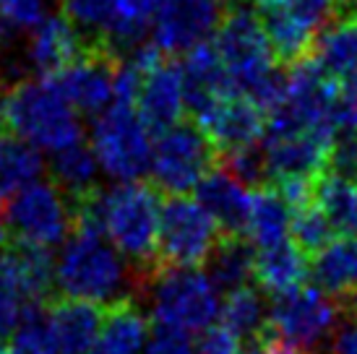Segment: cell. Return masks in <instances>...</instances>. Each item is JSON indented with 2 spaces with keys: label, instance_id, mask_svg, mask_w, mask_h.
<instances>
[{
  "label": "cell",
  "instance_id": "cell-1",
  "mask_svg": "<svg viewBox=\"0 0 357 354\" xmlns=\"http://www.w3.org/2000/svg\"><path fill=\"white\" fill-rule=\"evenodd\" d=\"M73 211L76 219H89L100 226L130 263L159 271L157 243L162 201L154 185H146L141 180L118 183L76 201Z\"/></svg>",
  "mask_w": 357,
  "mask_h": 354
},
{
  "label": "cell",
  "instance_id": "cell-2",
  "mask_svg": "<svg viewBox=\"0 0 357 354\" xmlns=\"http://www.w3.org/2000/svg\"><path fill=\"white\" fill-rule=\"evenodd\" d=\"M55 286L66 300L115 305L128 300V258L89 219H76L55 261Z\"/></svg>",
  "mask_w": 357,
  "mask_h": 354
},
{
  "label": "cell",
  "instance_id": "cell-3",
  "mask_svg": "<svg viewBox=\"0 0 357 354\" xmlns=\"http://www.w3.org/2000/svg\"><path fill=\"white\" fill-rule=\"evenodd\" d=\"M3 123L13 136L47 154L84 141L79 112L47 76L21 81L10 88L3 105Z\"/></svg>",
  "mask_w": 357,
  "mask_h": 354
},
{
  "label": "cell",
  "instance_id": "cell-4",
  "mask_svg": "<svg viewBox=\"0 0 357 354\" xmlns=\"http://www.w3.org/2000/svg\"><path fill=\"white\" fill-rule=\"evenodd\" d=\"M342 313L344 307L321 286L300 284L282 295H274L268 302V321L261 341H277L313 354L328 336H334Z\"/></svg>",
  "mask_w": 357,
  "mask_h": 354
},
{
  "label": "cell",
  "instance_id": "cell-5",
  "mask_svg": "<svg viewBox=\"0 0 357 354\" xmlns=\"http://www.w3.org/2000/svg\"><path fill=\"white\" fill-rule=\"evenodd\" d=\"M149 302L157 323L183 328L188 334L211 328L222 313L217 284L196 266L159 268L151 284Z\"/></svg>",
  "mask_w": 357,
  "mask_h": 354
},
{
  "label": "cell",
  "instance_id": "cell-6",
  "mask_svg": "<svg viewBox=\"0 0 357 354\" xmlns=\"http://www.w3.org/2000/svg\"><path fill=\"white\" fill-rule=\"evenodd\" d=\"M91 148L102 172L118 183L141 180L151 169V128L133 105L112 102L97 115L91 128Z\"/></svg>",
  "mask_w": 357,
  "mask_h": 354
},
{
  "label": "cell",
  "instance_id": "cell-7",
  "mask_svg": "<svg viewBox=\"0 0 357 354\" xmlns=\"http://www.w3.org/2000/svg\"><path fill=\"white\" fill-rule=\"evenodd\" d=\"M6 219L19 245L52 250L68 240L76 211L63 187L47 180H34L8 198Z\"/></svg>",
  "mask_w": 357,
  "mask_h": 354
},
{
  "label": "cell",
  "instance_id": "cell-8",
  "mask_svg": "<svg viewBox=\"0 0 357 354\" xmlns=\"http://www.w3.org/2000/svg\"><path fill=\"white\" fill-rule=\"evenodd\" d=\"M219 151L196 123H183L157 133L151 151V177L169 196H188L217 167Z\"/></svg>",
  "mask_w": 357,
  "mask_h": 354
},
{
  "label": "cell",
  "instance_id": "cell-9",
  "mask_svg": "<svg viewBox=\"0 0 357 354\" xmlns=\"http://www.w3.org/2000/svg\"><path fill=\"white\" fill-rule=\"evenodd\" d=\"M222 240V229L214 217L201 206L199 198L169 196L162 203L159 217V243H157V266H199L206 263Z\"/></svg>",
  "mask_w": 357,
  "mask_h": 354
},
{
  "label": "cell",
  "instance_id": "cell-10",
  "mask_svg": "<svg viewBox=\"0 0 357 354\" xmlns=\"http://www.w3.org/2000/svg\"><path fill=\"white\" fill-rule=\"evenodd\" d=\"M214 47L222 63L227 66L235 91L243 97L264 73L274 68V60H277L261 13L250 6H232L222 16L214 31Z\"/></svg>",
  "mask_w": 357,
  "mask_h": 354
},
{
  "label": "cell",
  "instance_id": "cell-11",
  "mask_svg": "<svg viewBox=\"0 0 357 354\" xmlns=\"http://www.w3.org/2000/svg\"><path fill=\"white\" fill-rule=\"evenodd\" d=\"M55 282L50 250L19 245L0 256V339L10 336Z\"/></svg>",
  "mask_w": 357,
  "mask_h": 354
},
{
  "label": "cell",
  "instance_id": "cell-12",
  "mask_svg": "<svg viewBox=\"0 0 357 354\" xmlns=\"http://www.w3.org/2000/svg\"><path fill=\"white\" fill-rule=\"evenodd\" d=\"M115 66L118 55L102 45H94L47 79L55 81V86L79 115H102L115 102Z\"/></svg>",
  "mask_w": 357,
  "mask_h": 354
},
{
  "label": "cell",
  "instance_id": "cell-13",
  "mask_svg": "<svg viewBox=\"0 0 357 354\" xmlns=\"http://www.w3.org/2000/svg\"><path fill=\"white\" fill-rule=\"evenodd\" d=\"M222 16L219 0H162L151 24V42L165 55H185L217 31Z\"/></svg>",
  "mask_w": 357,
  "mask_h": 354
},
{
  "label": "cell",
  "instance_id": "cell-14",
  "mask_svg": "<svg viewBox=\"0 0 357 354\" xmlns=\"http://www.w3.org/2000/svg\"><path fill=\"white\" fill-rule=\"evenodd\" d=\"M193 118L196 125L208 136V141L217 146L219 154L261 144L268 123L266 112L243 94L214 99L199 112H193Z\"/></svg>",
  "mask_w": 357,
  "mask_h": 354
},
{
  "label": "cell",
  "instance_id": "cell-15",
  "mask_svg": "<svg viewBox=\"0 0 357 354\" xmlns=\"http://www.w3.org/2000/svg\"><path fill=\"white\" fill-rule=\"evenodd\" d=\"M261 146L266 154L268 175L271 180H279V177H318L326 169L331 144L310 130L268 120Z\"/></svg>",
  "mask_w": 357,
  "mask_h": 354
},
{
  "label": "cell",
  "instance_id": "cell-16",
  "mask_svg": "<svg viewBox=\"0 0 357 354\" xmlns=\"http://www.w3.org/2000/svg\"><path fill=\"white\" fill-rule=\"evenodd\" d=\"M185 107H188V99H185L183 68L172 60L162 58L141 79L139 97H136L141 120L149 125L151 133H162L178 125Z\"/></svg>",
  "mask_w": 357,
  "mask_h": 354
},
{
  "label": "cell",
  "instance_id": "cell-17",
  "mask_svg": "<svg viewBox=\"0 0 357 354\" xmlns=\"http://www.w3.org/2000/svg\"><path fill=\"white\" fill-rule=\"evenodd\" d=\"M238 177L217 164L196 187V198L219 224L222 235H245L250 214V193Z\"/></svg>",
  "mask_w": 357,
  "mask_h": 354
},
{
  "label": "cell",
  "instance_id": "cell-18",
  "mask_svg": "<svg viewBox=\"0 0 357 354\" xmlns=\"http://www.w3.org/2000/svg\"><path fill=\"white\" fill-rule=\"evenodd\" d=\"M81 31L66 19V13H52L29 31L26 60L37 76H52L84 52Z\"/></svg>",
  "mask_w": 357,
  "mask_h": 354
},
{
  "label": "cell",
  "instance_id": "cell-19",
  "mask_svg": "<svg viewBox=\"0 0 357 354\" xmlns=\"http://www.w3.org/2000/svg\"><path fill=\"white\" fill-rule=\"evenodd\" d=\"M183 81H185V99H188L190 112H199L206 107L208 102L229 94H238L232 76H229L227 66L219 58L214 42H201L193 49L185 52L183 60Z\"/></svg>",
  "mask_w": 357,
  "mask_h": 354
},
{
  "label": "cell",
  "instance_id": "cell-20",
  "mask_svg": "<svg viewBox=\"0 0 357 354\" xmlns=\"http://www.w3.org/2000/svg\"><path fill=\"white\" fill-rule=\"evenodd\" d=\"M310 274L316 286L331 295L347 310L357 297V235H342L331 240L310 261Z\"/></svg>",
  "mask_w": 357,
  "mask_h": 354
},
{
  "label": "cell",
  "instance_id": "cell-21",
  "mask_svg": "<svg viewBox=\"0 0 357 354\" xmlns=\"http://www.w3.org/2000/svg\"><path fill=\"white\" fill-rule=\"evenodd\" d=\"M50 328L60 354H91L102 331L100 305L81 302V300H60L50 307Z\"/></svg>",
  "mask_w": 357,
  "mask_h": 354
},
{
  "label": "cell",
  "instance_id": "cell-22",
  "mask_svg": "<svg viewBox=\"0 0 357 354\" xmlns=\"http://www.w3.org/2000/svg\"><path fill=\"white\" fill-rule=\"evenodd\" d=\"M149 336V318L144 310L130 300H120L107 307L91 354H144Z\"/></svg>",
  "mask_w": 357,
  "mask_h": 354
},
{
  "label": "cell",
  "instance_id": "cell-23",
  "mask_svg": "<svg viewBox=\"0 0 357 354\" xmlns=\"http://www.w3.org/2000/svg\"><path fill=\"white\" fill-rule=\"evenodd\" d=\"M307 274H310V266L305 253L292 240H284L271 247H258L253 276L258 286L268 295H282L287 289L305 284Z\"/></svg>",
  "mask_w": 357,
  "mask_h": 354
},
{
  "label": "cell",
  "instance_id": "cell-24",
  "mask_svg": "<svg viewBox=\"0 0 357 354\" xmlns=\"http://www.w3.org/2000/svg\"><path fill=\"white\" fill-rule=\"evenodd\" d=\"M310 55L331 79H347L357 73V16H337L318 31Z\"/></svg>",
  "mask_w": 357,
  "mask_h": 354
},
{
  "label": "cell",
  "instance_id": "cell-25",
  "mask_svg": "<svg viewBox=\"0 0 357 354\" xmlns=\"http://www.w3.org/2000/svg\"><path fill=\"white\" fill-rule=\"evenodd\" d=\"M289 226H292V211L279 196L277 187H256L250 193V214L245 237L256 247H271L289 240Z\"/></svg>",
  "mask_w": 357,
  "mask_h": 354
},
{
  "label": "cell",
  "instance_id": "cell-26",
  "mask_svg": "<svg viewBox=\"0 0 357 354\" xmlns=\"http://www.w3.org/2000/svg\"><path fill=\"white\" fill-rule=\"evenodd\" d=\"M206 263V274L211 276L219 292H235L248 284L253 276V266H256L253 243L245 235H222Z\"/></svg>",
  "mask_w": 357,
  "mask_h": 354
},
{
  "label": "cell",
  "instance_id": "cell-27",
  "mask_svg": "<svg viewBox=\"0 0 357 354\" xmlns=\"http://www.w3.org/2000/svg\"><path fill=\"white\" fill-rule=\"evenodd\" d=\"M100 162L94 148L86 146L84 141L73 146L63 148L58 154H52L50 172L52 183L66 190V196L76 203L81 198L91 196L97 190V175H100Z\"/></svg>",
  "mask_w": 357,
  "mask_h": 354
},
{
  "label": "cell",
  "instance_id": "cell-28",
  "mask_svg": "<svg viewBox=\"0 0 357 354\" xmlns=\"http://www.w3.org/2000/svg\"><path fill=\"white\" fill-rule=\"evenodd\" d=\"M258 13H261L264 29H266V37L271 42V49H274L277 60L292 66V63L310 55L318 34L307 29L305 24H300L282 3L268 6V8H258Z\"/></svg>",
  "mask_w": 357,
  "mask_h": 354
},
{
  "label": "cell",
  "instance_id": "cell-29",
  "mask_svg": "<svg viewBox=\"0 0 357 354\" xmlns=\"http://www.w3.org/2000/svg\"><path fill=\"white\" fill-rule=\"evenodd\" d=\"M45 162L40 148L13 136L10 130L0 133V198H10L21 187L40 180Z\"/></svg>",
  "mask_w": 357,
  "mask_h": 354
},
{
  "label": "cell",
  "instance_id": "cell-30",
  "mask_svg": "<svg viewBox=\"0 0 357 354\" xmlns=\"http://www.w3.org/2000/svg\"><path fill=\"white\" fill-rule=\"evenodd\" d=\"M316 203L337 235H357V183L334 172L316 177Z\"/></svg>",
  "mask_w": 357,
  "mask_h": 354
},
{
  "label": "cell",
  "instance_id": "cell-31",
  "mask_svg": "<svg viewBox=\"0 0 357 354\" xmlns=\"http://www.w3.org/2000/svg\"><path fill=\"white\" fill-rule=\"evenodd\" d=\"M219 321L225 328H229L232 334L243 339H253L261 341V336L266 331L268 321V307L264 302V297L258 289H253L250 284L240 286L235 292H227L225 302H222V313Z\"/></svg>",
  "mask_w": 357,
  "mask_h": 354
},
{
  "label": "cell",
  "instance_id": "cell-32",
  "mask_svg": "<svg viewBox=\"0 0 357 354\" xmlns=\"http://www.w3.org/2000/svg\"><path fill=\"white\" fill-rule=\"evenodd\" d=\"M60 6L76 29L86 31L100 42H107L120 13V0H60Z\"/></svg>",
  "mask_w": 357,
  "mask_h": 354
},
{
  "label": "cell",
  "instance_id": "cell-33",
  "mask_svg": "<svg viewBox=\"0 0 357 354\" xmlns=\"http://www.w3.org/2000/svg\"><path fill=\"white\" fill-rule=\"evenodd\" d=\"M289 235H292V243L305 253V256H316L324 247L331 243V235L334 226L328 224L326 214L318 208V203H310L305 208H298L292 211V226H289Z\"/></svg>",
  "mask_w": 357,
  "mask_h": 354
},
{
  "label": "cell",
  "instance_id": "cell-34",
  "mask_svg": "<svg viewBox=\"0 0 357 354\" xmlns=\"http://www.w3.org/2000/svg\"><path fill=\"white\" fill-rule=\"evenodd\" d=\"M10 354H60L55 344V334L50 328V318L34 307L21 325L10 334Z\"/></svg>",
  "mask_w": 357,
  "mask_h": 354
},
{
  "label": "cell",
  "instance_id": "cell-35",
  "mask_svg": "<svg viewBox=\"0 0 357 354\" xmlns=\"http://www.w3.org/2000/svg\"><path fill=\"white\" fill-rule=\"evenodd\" d=\"M222 167L232 172L238 177L243 185L248 187H264L268 185V164H266V154H264V146L261 144H253V146L245 148H235V151H227V154H219V162Z\"/></svg>",
  "mask_w": 357,
  "mask_h": 354
},
{
  "label": "cell",
  "instance_id": "cell-36",
  "mask_svg": "<svg viewBox=\"0 0 357 354\" xmlns=\"http://www.w3.org/2000/svg\"><path fill=\"white\" fill-rule=\"evenodd\" d=\"M326 169L357 183V128H342L328 146Z\"/></svg>",
  "mask_w": 357,
  "mask_h": 354
},
{
  "label": "cell",
  "instance_id": "cell-37",
  "mask_svg": "<svg viewBox=\"0 0 357 354\" xmlns=\"http://www.w3.org/2000/svg\"><path fill=\"white\" fill-rule=\"evenodd\" d=\"M282 6L316 34L337 19L339 10L337 0H282Z\"/></svg>",
  "mask_w": 357,
  "mask_h": 354
},
{
  "label": "cell",
  "instance_id": "cell-38",
  "mask_svg": "<svg viewBox=\"0 0 357 354\" xmlns=\"http://www.w3.org/2000/svg\"><path fill=\"white\" fill-rule=\"evenodd\" d=\"M0 13L13 29L31 31L47 19V0H0Z\"/></svg>",
  "mask_w": 357,
  "mask_h": 354
},
{
  "label": "cell",
  "instance_id": "cell-39",
  "mask_svg": "<svg viewBox=\"0 0 357 354\" xmlns=\"http://www.w3.org/2000/svg\"><path fill=\"white\" fill-rule=\"evenodd\" d=\"M144 354H196V341L183 328L157 323V328L151 331L149 341H146Z\"/></svg>",
  "mask_w": 357,
  "mask_h": 354
},
{
  "label": "cell",
  "instance_id": "cell-40",
  "mask_svg": "<svg viewBox=\"0 0 357 354\" xmlns=\"http://www.w3.org/2000/svg\"><path fill=\"white\" fill-rule=\"evenodd\" d=\"M196 354H240V339L222 323L211 325L206 331H201Z\"/></svg>",
  "mask_w": 357,
  "mask_h": 354
},
{
  "label": "cell",
  "instance_id": "cell-41",
  "mask_svg": "<svg viewBox=\"0 0 357 354\" xmlns=\"http://www.w3.org/2000/svg\"><path fill=\"white\" fill-rule=\"evenodd\" d=\"M328 354H357V318H347L339 323L328 341Z\"/></svg>",
  "mask_w": 357,
  "mask_h": 354
},
{
  "label": "cell",
  "instance_id": "cell-42",
  "mask_svg": "<svg viewBox=\"0 0 357 354\" xmlns=\"http://www.w3.org/2000/svg\"><path fill=\"white\" fill-rule=\"evenodd\" d=\"M245 354H307V352H300V349H292V346L277 344V341H258V344L250 346Z\"/></svg>",
  "mask_w": 357,
  "mask_h": 354
},
{
  "label": "cell",
  "instance_id": "cell-43",
  "mask_svg": "<svg viewBox=\"0 0 357 354\" xmlns=\"http://www.w3.org/2000/svg\"><path fill=\"white\" fill-rule=\"evenodd\" d=\"M8 235H10V226H8V219H6V211L0 208V250L6 247L8 243Z\"/></svg>",
  "mask_w": 357,
  "mask_h": 354
},
{
  "label": "cell",
  "instance_id": "cell-44",
  "mask_svg": "<svg viewBox=\"0 0 357 354\" xmlns=\"http://www.w3.org/2000/svg\"><path fill=\"white\" fill-rule=\"evenodd\" d=\"M342 16H357V0H337Z\"/></svg>",
  "mask_w": 357,
  "mask_h": 354
},
{
  "label": "cell",
  "instance_id": "cell-45",
  "mask_svg": "<svg viewBox=\"0 0 357 354\" xmlns=\"http://www.w3.org/2000/svg\"><path fill=\"white\" fill-rule=\"evenodd\" d=\"M10 31H13V26H10L8 21H6V16L0 13V47L8 42V37H10Z\"/></svg>",
  "mask_w": 357,
  "mask_h": 354
},
{
  "label": "cell",
  "instance_id": "cell-46",
  "mask_svg": "<svg viewBox=\"0 0 357 354\" xmlns=\"http://www.w3.org/2000/svg\"><path fill=\"white\" fill-rule=\"evenodd\" d=\"M256 8H268V6H277V3H282V0H250Z\"/></svg>",
  "mask_w": 357,
  "mask_h": 354
},
{
  "label": "cell",
  "instance_id": "cell-47",
  "mask_svg": "<svg viewBox=\"0 0 357 354\" xmlns=\"http://www.w3.org/2000/svg\"><path fill=\"white\" fill-rule=\"evenodd\" d=\"M3 105H6V97H3V86H0V118H3Z\"/></svg>",
  "mask_w": 357,
  "mask_h": 354
},
{
  "label": "cell",
  "instance_id": "cell-48",
  "mask_svg": "<svg viewBox=\"0 0 357 354\" xmlns=\"http://www.w3.org/2000/svg\"><path fill=\"white\" fill-rule=\"evenodd\" d=\"M0 354H10V349L6 344H3V341H0Z\"/></svg>",
  "mask_w": 357,
  "mask_h": 354
}]
</instances>
